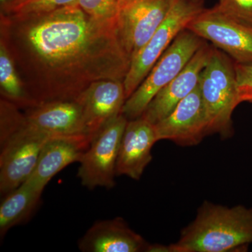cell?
Segmentation results:
<instances>
[{
	"label": "cell",
	"mask_w": 252,
	"mask_h": 252,
	"mask_svg": "<svg viewBox=\"0 0 252 252\" xmlns=\"http://www.w3.org/2000/svg\"><path fill=\"white\" fill-rule=\"evenodd\" d=\"M0 88L4 99L19 108L35 106L26 92L14 60L2 38L0 41Z\"/></svg>",
	"instance_id": "18"
},
{
	"label": "cell",
	"mask_w": 252,
	"mask_h": 252,
	"mask_svg": "<svg viewBox=\"0 0 252 252\" xmlns=\"http://www.w3.org/2000/svg\"><path fill=\"white\" fill-rule=\"evenodd\" d=\"M15 0H0V4H1V10L4 9L5 8L9 6L11 3L14 2Z\"/></svg>",
	"instance_id": "23"
},
{
	"label": "cell",
	"mask_w": 252,
	"mask_h": 252,
	"mask_svg": "<svg viewBox=\"0 0 252 252\" xmlns=\"http://www.w3.org/2000/svg\"><path fill=\"white\" fill-rule=\"evenodd\" d=\"M195 2L198 3V4H203L204 0H193Z\"/></svg>",
	"instance_id": "24"
},
{
	"label": "cell",
	"mask_w": 252,
	"mask_h": 252,
	"mask_svg": "<svg viewBox=\"0 0 252 252\" xmlns=\"http://www.w3.org/2000/svg\"><path fill=\"white\" fill-rule=\"evenodd\" d=\"M49 135L29 124L19 107L4 98L0 103V193L14 191L35 168Z\"/></svg>",
	"instance_id": "3"
},
{
	"label": "cell",
	"mask_w": 252,
	"mask_h": 252,
	"mask_svg": "<svg viewBox=\"0 0 252 252\" xmlns=\"http://www.w3.org/2000/svg\"><path fill=\"white\" fill-rule=\"evenodd\" d=\"M240 102L252 103V64L234 62Z\"/></svg>",
	"instance_id": "22"
},
{
	"label": "cell",
	"mask_w": 252,
	"mask_h": 252,
	"mask_svg": "<svg viewBox=\"0 0 252 252\" xmlns=\"http://www.w3.org/2000/svg\"><path fill=\"white\" fill-rule=\"evenodd\" d=\"M212 49L213 46L204 43L180 74L158 93L141 117L154 125L168 116L198 86Z\"/></svg>",
	"instance_id": "12"
},
{
	"label": "cell",
	"mask_w": 252,
	"mask_h": 252,
	"mask_svg": "<svg viewBox=\"0 0 252 252\" xmlns=\"http://www.w3.org/2000/svg\"><path fill=\"white\" fill-rule=\"evenodd\" d=\"M176 0H119L115 16L118 36L129 59L150 39Z\"/></svg>",
	"instance_id": "7"
},
{
	"label": "cell",
	"mask_w": 252,
	"mask_h": 252,
	"mask_svg": "<svg viewBox=\"0 0 252 252\" xmlns=\"http://www.w3.org/2000/svg\"><path fill=\"white\" fill-rule=\"evenodd\" d=\"M128 122L125 116L108 123L91 141L79 163L77 176L89 189H112L115 186L117 162L124 130Z\"/></svg>",
	"instance_id": "8"
},
{
	"label": "cell",
	"mask_w": 252,
	"mask_h": 252,
	"mask_svg": "<svg viewBox=\"0 0 252 252\" xmlns=\"http://www.w3.org/2000/svg\"><path fill=\"white\" fill-rule=\"evenodd\" d=\"M205 42L189 30L181 32L135 92L126 99L123 115L127 120L140 117L158 93L180 74Z\"/></svg>",
	"instance_id": "5"
},
{
	"label": "cell",
	"mask_w": 252,
	"mask_h": 252,
	"mask_svg": "<svg viewBox=\"0 0 252 252\" xmlns=\"http://www.w3.org/2000/svg\"><path fill=\"white\" fill-rule=\"evenodd\" d=\"M119 0H77V5L89 16L103 22L115 21Z\"/></svg>",
	"instance_id": "21"
},
{
	"label": "cell",
	"mask_w": 252,
	"mask_h": 252,
	"mask_svg": "<svg viewBox=\"0 0 252 252\" xmlns=\"http://www.w3.org/2000/svg\"><path fill=\"white\" fill-rule=\"evenodd\" d=\"M154 127L158 142L170 140L182 147L200 143L207 136V119L199 86Z\"/></svg>",
	"instance_id": "10"
},
{
	"label": "cell",
	"mask_w": 252,
	"mask_h": 252,
	"mask_svg": "<svg viewBox=\"0 0 252 252\" xmlns=\"http://www.w3.org/2000/svg\"><path fill=\"white\" fill-rule=\"evenodd\" d=\"M252 244V207H228L205 201L193 221L168 252H228Z\"/></svg>",
	"instance_id": "2"
},
{
	"label": "cell",
	"mask_w": 252,
	"mask_h": 252,
	"mask_svg": "<svg viewBox=\"0 0 252 252\" xmlns=\"http://www.w3.org/2000/svg\"><path fill=\"white\" fill-rule=\"evenodd\" d=\"M157 142L154 124L141 117L128 120L119 149L117 176L140 180L152 161V149Z\"/></svg>",
	"instance_id": "13"
},
{
	"label": "cell",
	"mask_w": 252,
	"mask_h": 252,
	"mask_svg": "<svg viewBox=\"0 0 252 252\" xmlns=\"http://www.w3.org/2000/svg\"><path fill=\"white\" fill-rule=\"evenodd\" d=\"M75 100L82 109L86 133L94 139L104 126L122 114L126 100L124 81H94Z\"/></svg>",
	"instance_id": "11"
},
{
	"label": "cell",
	"mask_w": 252,
	"mask_h": 252,
	"mask_svg": "<svg viewBox=\"0 0 252 252\" xmlns=\"http://www.w3.org/2000/svg\"><path fill=\"white\" fill-rule=\"evenodd\" d=\"M93 140L89 135L50 139L41 150L35 168L26 182L44 190L53 177L73 162L80 161Z\"/></svg>",
	"instance_id": "14"
},
{
	"label": "cell",
	"mask_w": 252,
	"mask_h": 252,
	"mask_svg": "<svg viewBox=\"0 0 252 252\" xmlns=\"http://www.w3.org/2000/svg\"><path fill=\"white\" fill-rule=\"evenodd\" d=\"M43 190L27 182L6 195L0 206V235L1 238L16 225L31 216L41 200Z\"/></svg>",
	"instance_id": "17"
},
{
	"label": "cell",
	"mask_w": 252,
	"mask_h": 252,
	"mask_svg": "<svg viewBox=\"0 0 252 252\" xmlns=\"http://www.w3.org/2000/svg\"><path fill=\"white\" fill-rule=\"evenodd\" d=\"M214 7L240 24L252 28V0H219Z\"/></svg>",
	"instance_id": "20"
},
{
	"label": "cell",
	"mask_w": 252,
	"mask_h": 252,
	"mask_svg": "<svg viewBox=\"0 0 252 252\" xmlns=\"http://www.w3.org/2000/svg\"><path fill=\"white\" fill-rule=\"evenodd\" d=\"M203 9L202 4L193 0H176L163 22L131 61L124 80L126 99L135 92L177 36Z\"/></svg>",
	"instance_id": "6"
},
{
	"label": "cell",
	"mask_w": 252,
	"mask_h": 252,
	"mask_svg": "<svg viewBox=\"0 0 252 252\" xmlns=\"http://www.w3.org/2000/svg\"><path fill=\"white\" fill-rule=\"evenodd\" d=\"M74 4H77V0H15L7 7L1 10V15L13 18L31 17L49 14Z\"/></svg>",
	"instance_id": "19"
},
{
	"label": "cell",
	"mask_w": 252,
	"mask_h": 252,
	"mask_svg": "<svg viewBox=\"0 0 252 252\" xmlns=\"http://www.w3.org/2000/svg\"><path fill=\"white\" fill-rule=\"evenodd\" d=\"M1 38L35 106L75 100L94 81H124L130 68L115 21H97L77 4L31 17L1 15Z\"/></svg>",
	"instance_id": "1"
},
{
	"label": "cell",
	"mask_w": 252,
	"mask_h": 252,
	"mask_svg": "<svg viewBox=\"0 0 252 252\" xmlns=\"http://www.w3.org/2000/svg\"><path fill=\"white\" fill-rule=\"evenodd\" d=\"M186 29L210 41L234 62L252 64V28L240 24L215 7L203 8Z\"/></svg>",
	"instance_id": "9"
},
{
	"label": "cell",
	"mask_w": 252,
	"mask_h": 252,
	"mask_svg": "<svg viewBox=\"0 0 252 252\" xmlns=\"http://www.w3.org/2000/svg\"><path fill=\"white\" fill-rule=\"evenodd\" d=\"M149 244L121 217L98 220L79 242L83 252H147Z\"/></svg>",
	"instance_id": "16"
},
{
	"label": "cell",
	"mask_w": 252,
	"mask_h": 252,
	"mask_svg": "<svg viewBox=\"0 0 252 252\" xmlns=\"http://www.w3.org/2000/svg\"><path fill=\"white\" fill-rule=\"evenodd\" d=\"M25 116L32 127L51 137L88 135L82 109L76 100L44 102L27 109Z\"/></svg>",
	"instance_id": "15"
},
{
	"label": "cell",
	"mask_w": 252,
	"mask_h": 252,
	"mask_svg": "<svg viewBox=\"0 0 252 252\" xmlns=\"http://www.w3.org/2000/svg\"><path fill=\"white\" fill-rule=\"evenodd\" d=\"M207 119V135L218 134L223 140L234 135L232 116L241 104L234 61L213 46L198 84Z\"/></svg>",
	"instance_id": "4"
}]
</instances>
